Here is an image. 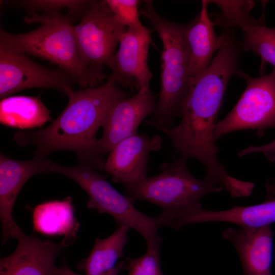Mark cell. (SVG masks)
I'll use <instances>...</instances> for the list:
<instances>
[{
	"mask_svg": "<svg viewBox=\"0 0 275 275\" xmlns=\"http://www.w3.org/2000/svg\"><path fill=\"white\" fill-rule=\"evenodd\" d=\"M236 74L246 81V87L231 111L216 124L215 141L239 130L255 129L260 134L275 128V68L270 74L257 78L239 70Z\"/></svg>",
	"mask_w": 275,
	"mask_h": 275,
	"instance_id": "7",
	"label": "cell"
},
{
	"mask_svg": "<svg viewBox=\"0 0 275 275\" xmlns=\"http://www.w3.org/2000/svg\"><path fill=\"white\" fill-rule=\"evenodd\" d=\"M140 14L146 17L158 33L163 44L161 59V90L156 109L147 125L158 130L169 128L181 116L189 87V50L187 25L169 21L155 11L151 1H145Z\"/></svg>",
	"mask_w": 275,
	"mask_h": 275,
	"instance_id": "5",
	"label": "cell"
},
{
	"mask_svg": "<svg viewBox=\"0 0 275 275\" xmlns=\"http://www.w3.org/2000/svg\"><path fill=\"white\" fill-rule=\"evenodd\" d=\"M50 173L61 174L75 181L89 197L88 208L108 213L118 226L125 225L136 231L146 242L147 248H159L162 238L157 234L161 227L158 216H149L137 209L134 200L115 189L106 176L80 162L74 167H66L52 161Z\"/></svg>",
	"mask_w": 275,
	"mask_h": 275,
	"instance_id": "6",
	"label": "cell"
},
{
	"mask_svg": "<svg viewBox=\"0 0 275 275\" xmlns=\"http://www.w3.org/2000/svg\"><path fill=\"white\" fill-rule=\"evenodd\" d=\"M127 29L102 1H91L80 23L73 25L77 49L83 62L102 72L104 65L106 66L115 54L120 39Z\"/></svg>",
	"mask_w": 275,
	"mask_h": 275,
	"instance_id": "8",
	"label": "cell"
},
{
	"mask_svg": "<svg viewBox=\"0 0 275 275\" xmlns=\"http://www.w3.org/2000/svg\"><path fill=\"white\" fill-rule=\"evenodd\" d=\"M152 30L140 32L127 28L122 35L119 48L108 62L118 83L131 90L149 88L152 74L148 66L149 46L153 45L151 37Z\"/></svg>",
	"mask_w": 275,
	"mask_h": 275,
	"instance_id": "13",
	"label": "cell"
},
{
	"mask_svg": "<svg viewBox=\"0 0 275 275\" xmlns=\"http://www.w3.org/2000/svg\"><path fill=\"white\" fill-rule=\"evenodd\" d=\"M73 18L59 12L37 13L24 18L27 23H39L38 29L23 34L0 31V44L16 51L44 59L59 67L79 86L93 87L106 77L102 72L87 66L79 53Z\"/></svg>",
	"mask_w": 275,
	"mask_h": 275,
	"instance_id": "3",
	"label": "cell"
},
{
	"mask_svg": "<svg viewBox=\"0 0 275 275\" xmlns=\"http://www.w3.org/2000/svg\"><path fill=\"white\" fill-rule=\"evenodd\" d=\"M126 263L125 262L121 261L117 263L115 266L110 270L97 275H119L120 273L125 269ZM54 275H81L78 274L71 269H70L66 264L63 266L57 268L54 270ZM86 275V274H85Z\"/></svg>",
	"mask_w": 275,
	"mask_h": 275,
	"instance_id": "27",
	"label": "cell"
},
{
	"mask_svg": "<svg viewBox=\"0 0 275 275\" xmlns=\"http://www.w3.org/2000/svg\"><path fill=\"white\" fill-rule=\"evenodd\" d=\"M109 11L122 25L127 28L144 32L149 28L143 26L139 19L138 0L102 1Z\"/></svg>",
	"mask_w": 275,
	"mask_h": 275,
	"instance_id": "23",
	"label": "cell"
},
{
	"mask_svg": "<svg viewBox=\"0 0 275 275\" xmlns=\"http://www.w3.org/2000/svg\"><path fill=\"white\" fill-rule=\"evenodd\" d=\"M243 50L251 51L259 55L262 64L268 63L275 68V28H268L259 22L244 27Z\"/></svg>",
	"mask_w": 275,
	"mask_h": 275,
	"instance_id": "21",
	"label": "cell"
},
{
	"mask_svg": "<svg viewBox=\"0 0 275 275\" xmlns=\"http://www.w3.org/2000/svg\"><path fill=\"white\" fill-rule=\"evenodd\" d=\"M33 222L37 232L51 236L64 235L71 243L79 227L70 197L38 205L33 211Z\"/></svg>",
	"mask_w": 275,
	"mask_h": 275,
	"instance_id": "18",
	"label": "cell"
},
{
	"mask_svg": "<svg viewBox=\"0 0 275 275\" xmlns=\"http://www.w3.org/2000/svg\"><path fill=\"white\" fill-rule=\"evenodd\" d=\"M91 1L76 0H27L19 1L17 3L30 13L36 11H42L43 13L59 12L64 8L68 9L67 15L73 18L76 15L80 14L83 17L88 9Z\"/></svg>",
	"mask_w": 275,
	"mask_h": 275,
	"instance_id": "22",
	"label": "cell"
},
{
	"mask_svg": "<svg viewBox=\"0 0 275 275\" xmlns=\"http://www.w3.org/2000/svg\"><path fill=\"white\" fill-rule=\"evenodd\" d=\"M17 245L10 255L1 258L0 275H54L55 259L69 241L42 240L22 232L16 238Z\"/></svg>",
	"mask_w": 275,
	"mask_h": 275,
	"instance_id": "14",
	"label": "cell"
},
{
	"mask_svg": "<svg viewBox=\"0 0 275 275\" xmlns=\"http://www.w3.org/2000/svg\"><path fill=\"white\" fill-rule=\"evenodd\" d=\"M222 236L237 251L243 275H272L273 232L270 226L240 229L229 228Z\"/></svg>",
	"mask_w": 275,
	"mask_h": 275,
	"instance_id": "15",
	"label": "cell"
},
{
	"mask_svg": "<svg viewBox=\"0 0 275 275\" xmlns=\"http://www.w3.org/2000/svg\"><path fill=\"white\" fill-rule=\"evenodd\" d=\"M40 96H10L0 102V123L20 129L40 127L51 121Z\"/></svg>",
	"mask_w": 275,
	"mask_h": 275,
	"instance_id": "19",
	"label": "cell"
},
{
	"mask_svg": "<svg viewBox=\"0 0 275 275\" xmlns=\"http://www.w3.org/2000/svg\"><path fill=\"white\" fill-rule=\"evenodd\" d=\"M75 83L60 70L42 66L26 54L0 44L1 99L24 89L40 88L59 91L67 96Z\"/></svg>",
	"mask_w": 275,
	"mask_h": 275,
	"instance_id": "9",
	"label": "cell"
},
{
	"mask_svg": "<svg viewBox=\"0 0 275 275\" xmlns=\"http://www.w3.org/2000/svg\"><path fill=\"white\" fill-rule=\"evenodd\" d=\"M208 1H202L201 11L195 20L187 25L186 39L189 50V81L201 75L208 67L214 52L224 42L226 33L217 36L207 12Z\"/></svg>",
	"mask_w": 275,
	"mask_h": 275,
	"instance_id": "16",
	"label": "cell"
},
{
	"mask_svg": "<svg viewBox=\"0 0 275 275\" xmlns=\"http://www.w3.org/2000/svg\"><path fill=\"white\" fill-rule=\"evenodd\" d=\"M156 98L149 88H142L135 95L120 100L112 107L101 126L102 135L98 140L102 155L122 140L138 133L141 122L155 112Z\"/></svg>",
	"mask_w": 275,
	"mask_h": 275,
	"instance_id": "11",
	"label": "cell"
},
{
	"mask_svg": "<svg viewBox=\"0 0 275 275\" xmlns=\"http://www.w3.org/2000/svg\"><path fill=\"white\" fill-rule=\"evenodd\" d=\"M52 162L46 156L35 153L33 158L24 161L0 154V221L2 245L21 233L12 215L13 208L19 191L33 176L50 173Z\"/></svg>",
	"mask_w": 275,
	"mask_h": 275,
	"instance_id": "10",
	"label": "cell"
},
{
	"mask_svg": "<svg viewBox=\"0 0 275 275\" xmlns=\"http://www.w3.org/2000/svg\"><path fill=\"white\" fill-rule=\"evenodd\" d=\"M162 140L158 135L135 134L116 144L109 152L103 170L112 181L122 185L147 178L148 155L160 150Z\"/></svg>",
	"mask_w": 275,
	"mask_h": 275,
	"instance_id": "12",
	"label": "cell"
},
{
	"mask_svg": "<svg viewBox=\"0 0 275 275\" xmlns=\"http://www.w3.org/2000/svg\"><path fill=\"white\" fill-rule=\"evenodd\" d=\"M187 160L181 156L164 162L158 175L123 185L127 196L134 200L147 201L162 209L158 215L161 226L177 229L184 217L202 207L200 201L204 196L224 189L205 177H194L187 168Z\"/></svg>",
	"mask_w": 275,
	"mask_h": 275,
	"instance_id": "4",
	"label": "cell"
},
{
	"mask_svg": "<svg viewBox=\"0 0 275 275\" xmlns=\"http://www.w3.org/2000/svg\"><path fill=\"white\" fill-rule=\"evenodd\" d=\"M112 73L96 88L72 90L68 102L58 117L45 128L19 131L14 136L22 146L35 147L44 156L59 150L76 153L79 162L95 170H103L106 161L98 147L97 133L112 107L127 94L120 89Z\"/></svg>",
	"mask_w": 275,
	"mask_h": 275,
	"instance_id": "2",
	"label": "cell"
},
{
	"mask_svg": "<svg viewBox=\"0 0 275 275\" xmlns=\"http://www.w3.org/2000/svg\"><path fill=\"white\" fill-rule=\"evenodd\" d=\"M262 153L270 161L275 160V139L267 144L261 146H250L241 150L238 155L242 156L250 153Z\"/></svg>",
	"mask_w": 275,
	"mask_h": 275,
	"instance_id": "26",
	"label": "cell"
},
{
	"mask_svg": "<svg viewBox=\"0 0 275 275\" xmlns=\"http://www.w3.org/2000/svg\"><path fill=\"white\" fill-rule=\"evenodd\" d=\"M239 49L236 40L227 33L208 67L189 81L179 124L160 130L169 137L182 157L198 160L208 171H215L221 165L214 131L228 82L238 70Z\"/></svg>",
	"mask_w": 275,
	"mask_h": 275,
	"instance_id": "1",
	"label": "cell"
},
{
	"mask_svg": "<svg viewBox=\"0 0 275 275\" xmlns=\"http://www.w3.org/2000/svg\"><path fill=\"white\" fill-rule=\"evenodd\" d=\"M129 229L121 225L108 237H97L90 255L78 265V269L84 270L86 275H97L114 268L118 260L124 256Z\"/></svg>",
	"mask_w": 275,
	"mask_h": 275,
	"instance_id": "20",
	"label": "cell"
},
{
	"mask_svg": "<svg viewBox=\"0 0 275 275\" xmlns=\"http://www.w3.org/2000/svg\"><path fill=\"white\" fill-rule=\"evenodd\" d=\"M275 188L271 194L267 189L265 200L260 204L248 206H235L223 211H210L203 208L193 216L195 223L222 222L239 225L243 228H259L275 223Z\"/></svg>",
	"mask_w": 275,
	"mask_h": 275,
	"instance_id": "17",
	"label": "cell"
},
{
	"mask_svg": "<svg viewBox=\"0 0 275 275\" xmlns=\"http://www.w3.org/2000/svg\"><path fill=\"white\" fill-rule=\"evenodd\" d=\"M208 2L214 3L219 6L227 22L230 25L239 27L242 30L245 26L258 23L249 14L253 6V1H208Z\"/></svg>",
	"mask_w": 275,
	"mask_h": 275,
	"instance_id": "24",
	"label": "cell"
},
{
	"mask_svg": "<svg viewBox=\"0 0 275 275\" xmlns=\"http://www.w3.org/2000/svg\"><path fill=\"white\" fill-rule=\"evenodd\" d=\"M159 254V248H147L144 255L138 258H127L125 269L128 275H163Z\"/></svg>",
	"mask_w": 275,
	"mask_h": 275,
	"instance_id": "25",
	"label": "cell"
}]
</instances>
